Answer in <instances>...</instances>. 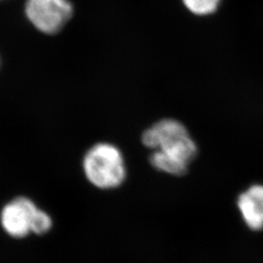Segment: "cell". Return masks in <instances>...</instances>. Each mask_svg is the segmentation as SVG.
<instances>
[{"label":"cell","mask_w":263,"mask_h":263,"mask_svg":"<svg viewBox=\"0 0 263 263\" xmlns=\"http://www.w3.org/2000/svg\"><path fill=\"white\" fill-rule=\"evenodd\" d=\"M142 143L153 149L151 164L156 170L182 176L197 156L198 147L182 123L163 119L143 132Z\"/></svg>","instance_id":"obj_1"},{"label":"cell","mask_w":263,"mask_h":263,"mask_svg":"<svg viewBox=\"0 0 263 263\" xmlns=\"http://www.w3.org/2000/svg\"><path fill=\"white\" fill-rule=\"evenodd\" d=\"M83 170L87 179L96 187H118L126 179V167L122 153L118 147L107 142L95 144L83 159Z\"/></svg>","instance_id":"obj_2"},{"label":"cell","mask_w":263,"mask_h":263,"mask_svg":"<svg viewBox=\"0 0 263 263\" xmlns=\"http://www.w3.org/2000/svg\"><path fill=\"white\" fill-rule=\"evenodd\" d=\"M25 16L40 33L53 36L60 33L74 16L69 0H26Z\"/></svg>","instance_id":"obj_3"},{"label":"cell","mask_w":263,"mask_h":263,"mask_svg":"<svg viewBox=\"0 0 263 263\" xmlns=\"http://www.w3.org/2000/svg\"><path fill=\"white\" fill-rule=\"evenodd\" d=\"M37 206L28 198L19 197L3 208L0 220L7 234L22 238L31 233L33 218L38 212Z\"/></svg>","instance_id":"obj_4"},{"label":"cell","mask_w":263,"mask_h":263,"mask_svg":"<svg viewBox=\"0 0 263 263\" xmlns=\"http://www.w3.org/2000/svg\"><path fill=\"white\" fill-rule=\"evenodd\" d=\"M238 208L246 224L253 230L263 228V186L254 185L238 199Z\"/></svg>","instance_id":"obj_5"},{"label":"cell","mask_w":263,"mask_h":263,"mask_svg":"<svg viewBox=\"0 0 263 263\" xmlns=\"http://www.w3.org/2000/svg\"><path fill=\"white\" fill-rule=\"evenodd\" d=\"M222 0H181L183 7L197 17L214 15L219 8Z\"/></svg>","instance_id":"obj_6"},{"label":"cell","mask_w":263,"mask_h":263,"mask_svg":"<svg viewBox=\"0 0 263 263\" xmlns=\"http://www.w3.org/2000/svg\"><path fill=\"white\" fill-rule=\"evenodd\" d=\"M0 64H1V61H0Z\"/></svg>","instance_id":"obj_7"}]
</instances>
